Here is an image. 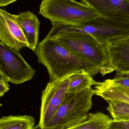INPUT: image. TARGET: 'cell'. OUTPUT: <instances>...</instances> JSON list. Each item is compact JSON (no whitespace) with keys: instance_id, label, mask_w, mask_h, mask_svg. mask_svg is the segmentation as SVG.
<instances>
[{"instance_id":"obj_1","label":"cell","mask_w":129,"mask_h":129,"mask_svg":"<svg viewBox=\"0 0 129 129\" xmlns=\"http://www.w3.org/2000/svg\"><path fill=\"white\" fill-rule=\"evenodd\" d=\"M35 51L39 62L45 66L50 80L85 72L92 76L101 73V68L77 57L54 39L45 38L39 43Z\"/></svg>"},{"instance_id":"obj_2","label":"cell","mask_w":129,"mask_h":129,"mask_svg":"<svg viewBox=\"0 0 129 129\" xmlns=\"http://www.w3.org/2000/svg\"><path fill=\"white\" fill-rule=\"evenodd\" d=\"M51 39L77 57L100 68L103 76L110 73V60L105 44L92 36L81 33H65Z\"/></svg>"},{"instance_id":"obj_3","label":"cell","mask_w":129,"mask_h":129,"mask_svg":"<svg viewBox=\"0 0 129 129\" xmlns=\"http://www.w3.org/2000/svg\"><path fill=\"white\" fill-rule=\"evenodd\" d=\"M94 89L67 93L59 108L44 129H68L82 122L92 105Z\"/></svg>"},{"instance_id":"obj_4","label":"cell","mask_w":129,"mask_h":129,"mask_svg":"<svg viewBox=\"0 0 129 129\" xmlns=\"http://www.w3.org/2000/svg\"><path fill=\"white\" fill-rule=\"evenodd\" d=\"M39 13L51 22L68 23H80L101 17L76 0H42Z\"/></svg>"},{"instance_id":"obj_5","label":"cell","mask_w":129,"mask_h":129,"mask_svg":"<svg viewBox=\"0 0 129 129\" xmlns=\"http://www.w3.org/2000/svg\"><path fill=\"white\" fill-rule=\"evenodd\" d=\"M65 33H78L92 36L103 44L111 43L129 36V28L102 17L78 23H64Z\"/></svg>"},{"instance_id":"obj_6","label":"cell","mask_w":129,"mask_h":129,"mask_svg":"<svg viewBox=\"0 0 129 129\" xmlns=\"http://www.w3.org/2000/svg\"><path fill=\"white\" fill-rule=\"evenodd\" d=\"M35 73L19 51L0 41V75L3 79L16 85L21 84L32 79Z\"/></svg>"},{"instance_id":"obj_7","label":"cell","mask_w":129,"mask_h":129,"mask_svg":"<svg viewBox=\"0 0 129 129\" xmlns=\"http://www.w3.org/2000/svg\"><path fill=\"white\" fill-rule=\"evenodd\" d=\"M68 76L61 79L50 80L42 91L39 125L44 129L62 104L70 82Z\"/></svg>"},{"instance_id":"obj_8","label":"cell","mask_w":129,"mask_h":129,"mask_svg":"<svg viewBox=\"0 0 129 129\" xmlns=\"http://www.w3.org/2000/svg\"><path fill=\"white\" fill-rule=\"evenodd\" d=\"M101 16L129 28V0H80Z\"/></svg>"},{"instance_id":"obj_9","label":"cell","mask_w":129,"mask_h":129,"mask_svg":"<svg viewBox=\"0 0 129 129\" xmlns=\"http://www.w3.org/2000/svg\"><path fill=\"white\" fill-rule=\"evenodd\" d=\"M0 40L5 46L19 51L28 46L15 15L0 9Z\"/></svg>"},{"instance_id":"obj_10","label":"cell","mask_w":129,"mask_h":129,"mask_svg":"<svg viewBox=\"0 0 129 129\" xmlns=\"http://www.w3.org/2000/svg\"><path fill=\"white\" fill-rule=\"evenodd\" d=\"M105 44L110 60V73H129V36Z\"/></svg>"},{"instance_id":"obj_11","label":"cell","mask_w":129,"mask_h":129,"mask_svg":"<svg viewBox=\"0 0 129 129\" xmlns=\"http://www.w3.org/2000/svg\"><path fill=\"white\" fill-rule=\"evenodd\" d=\"M16 19L28 42V48L34 51L39 43L40 22L32 12L28 11L15 15Z\"/></svg>"},{"instance_id":"obj_12","label":"cell","mask_w":129,"mask_h":129,"mask_svg":"<svg viewBox=\"0 0 129 129\" xmlns=\"http://www.w3.org/2000/svg\"><path fill=\"white\" fill-rule=\"evenodd\" d=\"M94 94L100 96L106 101H114L129 104V87L110 86L99 82L94 87Z\"/></svg>"},{"instance_id":"obj_13","label":"cell","mask_w":129,"mask_h":129,"mask_svg":"<svg viewBox=\"0 0 129 129\" xmlns=\"http://www.w3.org/2000/svg\"><path fill=\"white\" fill-rule=\"evenodd\" d=\"M113 120L103 113H90L82 122L68 129H108Z\"/></svg>"},{"instance_id":"obj_14","label":"cell","mask_w":129,"mask_h":129,"mask_svg":"<svg viewBox=\"0 0 129 129\" xmlns=\"http://www.w3.org/2000/svg\"><path fill=\"white\" fill-rule=\"evenodd\" d=\"M34 117L28 115H11L0 119V129H33Z\"/></svg>"},{"instance_id":"obj_15","label":"cell","mask_w":129,"mask_h":129,"mask_svg":"<svg viewBox=\"0 0 129 129\" xmlns=\"http://www.w3.org/2000/svg\"><path fill=\"white\" fill-rule=\"evenodd\" d=\"M99 83L89 73L83 72L74 74L70 77L67 93L77 92L91 88L92 86L97 85Z\"/></svg>"},{"instance_id":"obj_16","label":"cell","mask_w":129,"mask_h":129,"mask_svg":"<svg viewBox=\"0 0 129 129\" xmlns=\"http://www.w3.org/2000/svg\"><path fill=\"white\" fill-rule=\"evenodd\" d=\"M107 110L115 122L129 120V104L118 101H110Z\"/></svg>"},{"instance_id":"obj_17","label":"cell","mask_w":129,"mask_h":129,"mask_svg":"<svg viewBox=\"0 0 129 129\" xmlns=\"http://www.w3.org/2000/svg\"><path fill=\"white\" fill-rule=\"evenodd\" d=\"M110 86H120L129 87V73L116 74L113 79L106 80L102 82Z\"/></svg>"},{"instance_id":"obj_18","label":"cell","mask_w":129,"mask_h":129,"mask_svg":"<svg viewBox=\"0 0 129 129\" xmlns=\"http://www.w3.org/2000/svg\"><path fill=\"white\" fill-rule=\"evenodd\" d=\"M108 129H129V120L121 122L113 120Z\"/></svg>"},{"instance_id":"obj_19","label":"cell","mask_w":129,"mask_h":129,"mask_svg":"<svg viewBox=\"0 0 129 129\" xmlns=\"http://www.w3.org/2000/svg\"><path fill=\"white\" fill-rule=\"evenodd\" d=\"M10 90L9 85L8 82L0 77V98Z\"/></svg>"},{"instance_id":"obj_20","label":"cell","mask_w":129,"mask_h":129,"mask_svg":"<svg viewBox=\"0 0 129 129\" xmlns=\"http://www.w3.org/2000/svg\"><path fill=\"white\" fill-rule=\"evenodd\" d=\"M18 0H0V7L6 6Z\"/></svg>"},{"instance_id":"obj_21","label":"cell","mask_w":129,"mask_h":129,"mask_svg":"<svg viewBox=\"0 0 129 129\" xmlns=\"http://www.w3.org/2000/svg\"><path fill=\"white\" fill-rule=\"evenodd\" d=\"M33 129H42V128H41L40 125L38 124V125H36V126H35V127H34Z\"/></svg>"},{"instance_id":"obj_22","label":"cell","mask_w":129,"mask_h":129,"mask_svg":"<svg viewBox=\"0 0 129 129\" xmlns=\"http://www.w3.org/2000/svg\"><path fill=\"white\" fill-rule=\"evenodd\" d=\"M1 106H2V105L1 104H0V107H1Z\"/></svg>"}]
</instances>
